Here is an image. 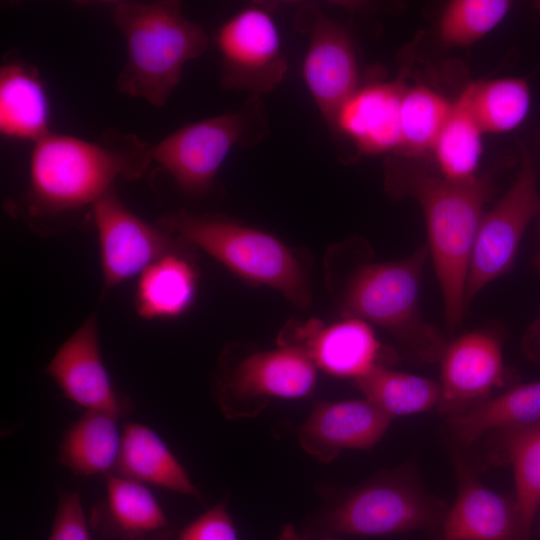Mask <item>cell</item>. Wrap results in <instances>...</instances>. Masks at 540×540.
I'll return each mask as SVG.
<instances>
[{"mask_svg": "<svg viewBox=\"0 0 540 540\" xmlns=\"http://www.w3.org/2000/svg\"><path fill=\"white\" fill-rule=\"evenodd\" d=\"M296 27L308 38L303 80L324 120L332 127L340 106L359 87L353 41L343 26L313 4L297 11Z\"/></svg>", "mask_w": 540, "mask_h": 540, "instance_id": "8fae6325", "label": "cell"}, {"mask_svg": "<svg viewBox=\"0 0 540 540\" xmlns=\"http://www.w3.org/2000/svg\"><path fill=\"white\" fill-rule=\"evenodd\" d=\"M162 228L194 244L235 275L272 287L300 308L311 304L305 271L294 253L264 231L213 215L179 210L166 213Z\"/></svg>", "mask_w": 540, "mask_h": 540, "instance_id": "277c9868", "label": "cell"}, {"mask_svg": "<svg viewBox=\"0 0 540 540\" xmlns=\"http://www.w3.org/2000/svg\"><path fill=\"white\" fill-rule=\"evenodd\" d=\"M152 540H176V539L172 531L169 529H166L155 534Z\"/></svg>", "mask_w": 540, "mask_h": 540, "instance_id": "836d02e7", "label": "cell"}, {"mask_svg": "<svg viewBox=\"0 0 540 540\" xmlns=\"http://www.w3.org/2000/svg\"><path fill=\"white\" fill-rule=\"evenodd\" d=\"M109 7L127 49L117 92L164 106L186 63L208 49L207 34L185 17L178 1H116Z\"/></svg>", "mask_w": 540, "mask_h": 540, "instance_id": "3957f363", "label": "cell"}, {"mask_svg": "<svg viewBox=\"0 0 540 540\" xmlns=\"http://www.w3.org/2000/svg\"><path fill=\"white\" fill-rule=\"evenodd\" d=\"M534 264H535V269L540 274V251L538 252V254L535 257Z\"/></svg>", "mask_w": 540, "mask_h": 540, "instance_id": "e575fe53", "label": "cell"}, {"mask_svg": "<svg viewBox=\"0 0 540 540\" xmlns=\"http://www.w3.org/2000/svg\"><path fill=\"white\" fill-rule=\"evenodd\" d=\"M221 58V85L258 97L274 90L287 71L278 26L261 5L247 6L228 18L214 36Z\"/></svg>", "mask_w": 540, "mask_h": 540, "instance_id": "30bf717a", "label": "cell"}, {"mask_svg": "<svg viewBox=\"0 0 540 540\" xmlns=\"http://www.w3.org/2000/svg\"><path fill=\"white\" fill-rule=\"evenodd\" d=\"M277 540H309L299 535L296 528L291 524H285L278 535ZM322 540H339L334 538L322 539Z\"/></svg>", "mask_w": 540, "mask_h": 540, "instance_id": "d6a6232c", "label": "cell"}, {"mask_svg": "<svg viewBox=\"0 0 540 540\" xmlns=\"http://www.w3.org/2000/svg\"><path fill=\"white\" fill-rule=\"evenodd\" d=\"M484 131L476 120L465 90L453 102L451 112L432 148L440 177L456 183L476 179Z\"/></svg>", "mask_w": 540, "mask_h": 540, "instance_id": "d4e9b609", "label": "cell"}, {"mask_svg": "<svg viewBox=\"0 0 540 540\" xmlns=\"http://www.w3.org/2000/svg\"><path fill=\"white\" fill-rule=\"evenodd\" d=\"M46 373L67 399L86 409L124 417L132 404L117 393L103 363L95 316H90L57 350Z\"/></svg>", "mask_w": 540, "mask_h": 540, "instance_id": "5bb4252c", "label": "cell"}, {"mask_svg": "<svg viewBox=\"0 0 540 540\" xmlns=\"http://www.w3.org/2000/svg\"><path fill=\"white\" fill-rule=\"evenodd\" d=\"M117 416L86 411L65 431L59 445V461L79 477L115 471L122 442Z\"/></svg>", "mask_w": 540, "mask_h": 540, "instance_id": "7402d4cb", "label": "cell"}, {"mask_svg": "<svg viewBox=\"0 0 540 540\" xmlns=\"http://www.w3.org/2000/svg\"><path fill=\"white\" fill-rule=\"evenodd\" d=\"M392 191L413 196L420 204L427 228L428 251L444 301L450 329L463 319L465 290L476 236L490 200L493 174L456 183L424 171H401L387 178Z\"/></svg>", "mask_w": 540, "mask_h": 540, "instance_id": "7a4b0ae2", "label": "cell"}, {"mask_svg": "<svg viewBox=\"0 0 540 540\" xmlns=\"http://www.w3.org/2000/svg\"><path fill=\"white\" fill-rule=\"evenodd\" d=\"M113 473L201 499L199 490L166 443L143 424L128 422L124 426Z\"/></svg>", "mask_w": 540, "mask_h": 540, "instance_id": "44dd1931", "label": "cell"}, {"mask_svg": "<svg viewBox=\"0 0 540 540\" xmlns=\"http://www.w3.org/2000/svg\"><path fill=\"white\" fill-rule=\"evenodd\" d=\"M365 399L392 418L437 407L440 385L428 378L388 369L384 365L355 380Z\"/></svg>", "mask_w": 540, "mask_h": 540, "instance_id": "4316f807", "label": "cell"}, {"mask_svg": "<svg viewBox=\"0 0 540 540\" xmlns=\"http://www.w3.org/2000/svg\"><path fill=\"white\" fill-rule=\"evenodd\" d=\"M268 133L258 97L244 107L187 124L151 146V159L190 194L208 190L229 152L250 146Z\"/></svg>", "mask_w": 540, "mask_h": 540, "instance_id": "8992f818", "label": "cell"}, {"mask_svg": "<svg viewBox=\"0 0 540 540\" xmlns=\"http://www.w3.org/2000/svg\"><path fill=\"white\" fill-rule=\"evenodd\" d=\"M522 348L530 360L540 365V315L527 328L522 339Z\"/></svg>", "mask_w": 540, "mask_h": 540, "instance_id": "1f68e13d", "label": "cell"}, {"mask_svg": "<svg viewBox=\"0 0 540 540\" xmlns=\"http://www.w3.org/2000/svg\"><path fill=\"white\" fill-rule=\"evenodd\" d=\"M49 540H91L77 492L61 491Z\"/></svg>", "mask_w": 540, "mask_h": 540, "instance_id": "4dcf8cb0", "label": "cell"}, {"mask_svg": "<svg viewBox=\"0 0 540 540\" xmlns=\"http://www.w3.org/2000/svg\"><path fill=\"white\" fill-rule=\"evenodd\" d=\"M456 440L471 444L492 430L506 431L540 423V380L517 384L464 413L448 417Z\"/></svg>", "mask_w": 540, "mask_h": 540, "instance_id": "603a6c76", "label": "cell"}, {"mask_svg": "<svg viewBox=\"0 0 540 540\" xmlns=\"http://www.w3.org/2000/svg\"><path fill=\"white\" fill-rule=\"evenodd\" d=\"M280 344L297 346L327 374L354 381L383 365V347L373 328L353 316L329 325L308 321Z\"/></svg>", "mask_w": 540, "mask_h": 540, "instance_id": "2e32d148", "label": "cell"}, {"mask_svg": "<svg viewBox=\"0 0 540 540\" xmlns=\"http://www.w3.org/2000/svg\"><path fill=\"white\" fill-rule=\"evenodd\" d=\"M316 366L299 347L254 353L235 366L222 368L215 394L223 414L230 419L254 416L270 399H298L311 394Z\"/></svg>", "mask_w": 540, "mask_h": 540, "instance_id": "9c48e42d", "label": "cell"}, {"mask_svg": "<svg viewBox=\"0 0 540 540\" xmlns=\"http://www.w3.org/2000/svg\"><path fill=\"white\" fill-rule=\"evenodd\" d=\"M151 146L135 134L111 129L92 141L49 132L31 152L24 213L44 220L92 208L117 178L144 174L152 162Z\"/></svg>", "mask_w": 540, "mask_h": 540, "instance_id": "6da1fadb", "label": "cell"}, {"mask_svg": "<svg viewBox=\"0 0 540 540\" xmlns=\"http://www.w3.org/2000/svg\"><path fill=\"white\" fill-rule=\"evenodd\" d=\"M465 90L471 110L484 133H506L520 126L531 106L527 81L503 77L469 83Z\"/></svg>", "mask_w": 540, "mask_h": 540, "instance_id": "83f0119b", "label": "cell"}, {"mask_svg": "<svg viewBox=\"0 0 540 540\" xmlns=\"http://www.w3.org/2000/svg\"><path fill=\"white\" fill-rule=\"evenodd\" d=\"M405 87L401 79L358 87L338 109L331 128L363 154L399 151L400 105Z\"/></svg>", "mask_w": 540, "mask_h": 540, "instance_id": "e0dca14e", "label": "cell"}, {"mask_svg": "<svg viewBox=\"0 0 540 540\" xmlns=\"http://www.w3.org/2000/svg\"><path fill=\"white\" fill-rule=\"evenodd\" d=\"M428 257V247L423 245L404 259L361 266L347 285L342 306L347 316L384 328L416 359L434 362L446 342L423 320L419 308Z\"/></svg>", "mask_w": 540, "mask_h": 540, "instance_id": "5b68a950", "label": "cell"}, {"mask_svg": "<svg viewBox=\"0 0 540 540\" xmlns=\"http://www.w3.org/2000/svg\"><path fill=\"white\" fill-rule=\"evenodd\" d=\"M537 7L540 9V1L536 3Z\"/></svg>", "mask_w": 540, "mask_h": 540, "instance_id": "d590c367", "label": "cell"}, {"mask_svg": "<svg viewBox=\"0 0 540 540\" xmlns=\"http://www.w3.org/2000/svg\"><path fill=\"white\" fill-rule=\"evenodd\" d=\"M437 540H522L514 498L503 496L461 470L460 486Z\"/></svg>", "mask_w": 540, "mask_h": 540, "instance_id": "ac0fdd59", "label": "cell"}, {"mask_svg": "<svg viewBox=\"0 0 540 540\" xmlns=\"http://www.w3.org/2000/svg\"><path fill=\"white\" fill-rule=\"evenodd\" d=\"M446 511L438 500L395 477L376 479L355 489L324 517L328 534L385 536L414 530L439 532Z\"/></svg>", "mask_w": 540, "mask_h": 540, "instance_id": "52a82bcc", "label": "cell"}, {"mask_svg": "<svg viewBox=\"0 0 540 540\" xmlns=\"http://www.w3.org/2000/svg\"><path fill=\"white\" fill-rule=\"evenodd\" d=\"M105 485V498L91 518L99 531L119 540H145L168 529L163 509L143 483L109 473Z\"/></svg>", "mask_w": 540, "mask_h": 540, "instance_id": "d6986e66", "label": "cell"}, {"mask_svg": "<svg viewBox=\"0 0 540 540\" xmlns=\"http://www.w3.org/2000/svg\"><path fill=\"white\" fill-rule=\"evenodd\" d=\"M539 214L536 170L524 150L513 184L482 218L469 264L465 305L489 283L512 270L523 235Z\"/></svg>", "mask_w": 540, "mask_h": 540, "instance_id": "ba28073f", "label": "cell"}, {"mask_svg": "<svg viewBox=\"0 0 540 540\" xmlns=\"http://www.w3.org/2000/svg\"><path fill=\"white\" fill-rule=\"evenodd\" d=\"M453 102L425 85L406 86L400 105L399 151L420 156L432 151Z\"/></svg>", "mask_w": 540, "mask_h": 540, "instance_id": "f1b7e54d", "label": "cell"}, {"mask_svg": "<svg viewBox=\"0 0 540 540\" xmlns=\"http://www.w3.org/2000/svg\"><path fill=\"white\" fill-rule=\"evenodd\" d=\"M507 0H453L439 19V36L447 46L471 45L492 31L507 15Z\"/></svg>", "mask_w": 540, "mask_h": 540, "instance_id": "f546056e", "label": "cell"}, {"mask_svg": "<svg viewBox=\"0 0 540 540\" xmlns=\"http://www.w3.org/2000/svg\"><path fill=\"white\" fill-rule=\"evenodd\" d=\"M91 209L106 290L141 275L152 263L171 252L168 231L133 213L120 200L114 187Z\"/></svg>", "mask_w": 540, "mask_h": 540, "instance_id": "7c38bea8", "label": "cell"}, {"mask_svg": "<svg viewBox=\"0 0 540 540\" xmlns=\"http://www.w3.org/2000/svg\"><path fill=\"white\" fill-rule=\"evenodd\" d=\"M441 365L438 411L448 417L469 410L505 386L507 371L500 339L477 330L446 343Z\"/></svg>", "mask_w": 540, "mask_h": 540, "instance_id": "4fadbf2b", "label": "cell"}, {"mask_svg": "<svg viewBox=\"0 0 540 540\" xmlns=\"http://www.w3.org/2000/svg\"><path fill=\"white\" fill-rule=\"evenodd\" d=\"M393 418L367 399L316 402L298 430L310 456L329 463L345 449H367L384 435Z\"/></svg>", "mask_w": 540, "mask_h": 540, "instance_id": "9a60e30c", "label": "cell"}, {"mask_svg": "<svg viewBox=\"0 0 540 540\" xmlns=\"http://www.w3.org/2000/svg\"><path fill=\"white\" fill-rule=\"evenodd\" d=\"M50 105L35 67L11 59L0 68V133L35 143L50 131Z\"/></svg>", "mask_w": 540, "mask_h": 540, "instance_id": "ffe728a7", "label": "cell"}, {"mask_svg": "<svg viewBox=\"0 0 540 540\" xmlns=\"http://www.w3.org/2000/svg\"><path fill=\"white\" fill-rule=\"evenodd\" d=\"M501 453L513 468L522 540H531L540 508V423L503 431Z\"/></svg>", "mask_w": 540, "mask_h": 540, "instance_id": "484cf974", "label": "cell"}, {"mask_svg": "<svg viewBox=\"0 0 540 540\" xmlns=\"http://www.w3.org/2000/svg\"><path fill=\"white\" fill-rule=\"evenodd\" d=\"M196 289L195 268L171 251L140 275L135 294L136 310L145 319L178 317L192 304Z\"/></svg>", "mask_w": 540, "mask_h": 540, "instance_id": "cb8c5ba5", "label": "cell"}]
</instances>
